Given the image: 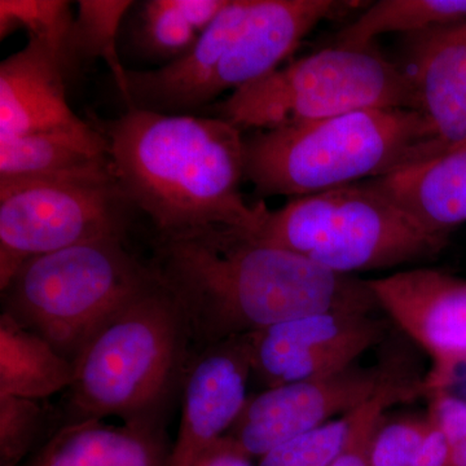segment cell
I'll list each match as a JSON object with an SVG mask.
<instances>
[{
	"label": "cell",
	"instance_id": "cell-3",
	"mask_svg": "<svg viewBox=\"0 0 466 466\" xmlns=\"http://www.w3.org/2000/svg\"><path fill=\"white\" fill-rule=\"evenodd\" d=\"M245 179L260 196L299 198L386 177L435 158L415 109H367L244 137Z\"/></svg>",
	"mask_w": 466,
	"mask_h": 466
},
{
	"label": "cell",
	"instance_id": "cell-29",
	"mask_svg": "<svg viewBox=\"0 0 466 466\" xmlns=\"http://www.w3.org/2000/svg\"><path fill=\"white\" fill-rule=\"evenodd\" d=\"M428 415L440 426L449 444L447 466H466V400L449 390H437L426 395Z\"/></svg>",
	"mask_w": 466,
	"mask_h": 466
},
{
	"label": "cell",
	"instance_id": "cell-18",
	"mask_svg": "<svg viewBox=\"0 0 466 466\" xmlns=\"http://www.w3.org/2000/svg\"><path fill=\"white\" fill-rule=\"evenodd\" d=\"M116 177L108 140L90 125L0 140V179Z\"/></svg>",
	"mask_w": 466,
	"mask_h": 466
},
{
	"label": "cell",
	"instance_id": "cell-10",
	"mask_svg": "<svg viewBox=\"0 0 466 466\" xmlns=\"http://www.w3.org/2000/svg\"><path fill=\"white\" fill-rule=\"evenodd\" d=\"M389 323L363 312H321L249 334L251 375L266 389L339 372L380 345Z\"/></svg>",
	"mask_w": 466,
	"mask_h": 466
},
{
	"label": "cell",
	"instance_id": "cell-22",
	"mask_svg": "<svg viewBox=\"0 0 466 466\" xmlns=\"http://www.w3.org/2000/svg\"><path fill=\"white\" fill-rule=\"evenodd\" d=\"M133 5L131 0H79L70 36V60L75 73L84 61L101 58L112 72L124 100L127 97V69L116 51V35Z\"/></svg>",
	"mask_w": 466,
	"mask_h": 466
},
{
	"label": "cell",
	"instance_id": "cell-25",
	"mask_svg": "<svg viewBox=\"0 0 466 466\" xmlns=\"http://www.w3.org/2000/svg\"><path fill=\"white\" fill-rule=\"evenodd\" d=\"M354 412L280 444L262 456L258 466L332 465L348 440Z\"/></svg>",
	"mask_w": 466,
	"mask_h": 466
},
{
	"label": "cell",
	"instance_id": "cell-16",
	"mask_svg": "<svg viewBox=\"0 0 466 466\" xmlns=\"http://www.w3.org/2000/svg\"><path fill=\"white\" fill-rule=\"evenodd\" d=\"M66 64L45 43L30 39L0 64V140L87 127L66 99Z\"/></svg>",
	"mask_w": 466,
	"mask_h": 466
},
{
	"label": "cell",
	"instance_id": "cell-27",
	"mask_svg": "<svg viewBox=\"0 0 466 466\" xmlns=\"http://www.w3.org/2000/svg\"><path fill=\"white\" fill-rule=\"evenodd\" d=\"M143 41L157 56L174 61L191 50L198 34L183 16L175 0H148L144 3Z\"/></svg>",
	"mask_w": 466,
	"mask_h": 466
},
{
	"label": "cell",
	"instance_id": "cell-31",
	"mask_svg": "<svg viewBox=\"0 0 466 466\" xmlns=\"http://www.w3.org/2000/svg\"><path fill=\"white\" fill-rule=\"evenodd\" d=\"M186 20L198 34L208 29L229 0H175Z\"/></svg>",
	"mask_w": 466,
	"mask_h": 466
},
{
	"label": "cell",
	"instance_id": "cell-23",
	"mask_svg": "<svg viewBox=\"0 0 466 466\" xmlns=\"http://www.w3.org/2000/svg\"><path fill=\"white\" fill-rule=\"evenodd\" d=\"M75 16L66 0H0V39L26 30L30 39L45 43L75 75L70 60V36Z\"/></svg>",
	"mask_w": 466,
	"mask_h": 466
},
{
	"label": "cell",
	"instance_id": "cell-7",
	"mask_svg": "<svg viewBox=\"0 0 466 466\" xmlns=\"http://www.w3.org/2000/svg\"><path fill=\"white\" fill-rule=\"evenodd\" d=\"M417 110L412 82L375 46L334 45L279 67L218 104L238 130L268 131L367 109Z\"/></svg>",
	"mask_w": 466,
	"mask_h": 466
},
{
	"label": "cell",
	"instance_id": "cell-17",
	"mask_svg": "<svg viewBox=\"0 0 466 466\" xmlns=\"http://www.w3.org/2000/svg\"><path fill=\"white\" fill-rule=\"evenodd\" d=\"M170 453L158 422L86 419L61 428L25 466H168Z\"/></svg>",
	"mask_w": 466,
	"mask_h": 466
},
{
	"label": "cell",
	"instance_id": "cell-13",
	"mask_svg": "<svg viewBox=\"0 0 466 466\" xmlns=\"http://www.w3.org/2000/svg\"><path fill=\"white\" fill-rule=\"evenodd\" d=\"M367 5L337 0H254L244 26L208 87V103L222 92L253 84L279 69L319 24Z\"/></svg>",
	"mask_w": 466,
	"mask_h": 466
},
{
	"label": "cell",
	"instance_id": "cell-30",
	"mask_svg": "<svg viewBox=\"0 0 466 466\" xmlns=\"http://www.w3.org/2000/svg\"><path fill=\"white\" fill-rule=\"evenodd\" d=\"M251 459L253 456L226 434L205 450L193 466H254Z\"/></svg>",
	"mask_w": 466,
	"mask_h": 466
},
{
	"label": "cell",
	"instance_id": "cell-24",
	"mask_svg": "<svg viewBox=\"0 0 466 466\" xmlns=\"http://www.w3.org/2000/svg\"><path fill=\"white\" fill-rule=\"evenodd\" d=\"M424 379L415 376L389 386L352 413L348 440L330 466H370V447L386 410L395 404L426 397Z\"/></svg>",
	"mask_w": 466,
	"mask_h": 466
},
{
	"label": "cell",
	"instance_id": "cell-5",
	"mask_svg": "<svg viewBox=\"0 0 466 466\" xmlns=\"http://www.w3.org/2000/svg\"><path fill=\"white\" fill-rule=\"evenodd\" d=\"M256 236L343 275L425 262L449 244L373 180L267 208Z\"/></svg>",
	"mask_w": 466,
	"mask_h": 466
},
{
	"label": "cell",
	"instance_id": "cell-19",
	"mask_svg": "<svg viewBox=\"0 0 466 466\" xmlns=\"http://www.w3.org/2000/svg\"><path fill=\"white\" fill-rule=\"evenodd\" d=\"M372 180L429 231L449 238L466 223V146Z\"/></svg>",
	"mask_w": 466,
	"mask_h": 466
},
{
	"label": "cell",
	"instance_id": "cell-11",
	"mask_svg": "<svg viewBox=\"0 0 466 466\" xmlns=\"http://www.w3.org/2000/svg\"><path fill=\"white\" fill-rule=\"evenodd\" d=\"M368 285L379 308L431 358L426 395L447 390L466 366V280L421 267Z\"/></svg>",
	"mask_w": 466,
	"mask_h": 466
},
{
	"label": "cell",
	"instance_id": "cell-14",
	"mask_svg": "<svg viewBox=\"0 0 466 466\" xmlns=\"http://www.w3.org/2000/svg\"><path fill=\"white\" fill-rule=\"evenodd\" d=\"M407 67L435 158L466 146V23L412 34Z\"/></svg>",
	"mask_w": 466,
	"mask_h": 466
},
{
	"label": "cell",
	"instance_id": "cell-28",
	"mask_svg": "<svg viewBox=\"0 0 466 466\" xmlns=\"http://www.w3.org/2000/svg\"><path fill=\"white\" fill-rule=\"evenodd\" d=\"M431 429L428 413L394 420L385 417L373 438L370 466H412Z\"/></svg>",
	"mask_w": 466,
	"mask_h": 466
},
{
	"label": "cell",
	"instance_id": "cell-8",
	"mask_svg": "<svg viewBox=\"0 0 466 466\" xmlns=\"http://www.w3.org/2000/svg\"><path fill=\"white\" fill-rule=\"evenodd\" d=\"M131 210L116 177L0 179V290L35 257L124 240Z\"/></svg>",
	"mask_w": 466,
	"mask_h": 466
},
{
	"label": "cell",
	"instance_id": "cell-20",
	"mask_svg": "<svg viewBox=\"0 0 466 466\" xmlns=\"http://www.w3.org/2000/svg\"><path fill=\"white\" fill-rule=\"evenodd\" d=\"M75 363L50 342L15 320L0 315V397L41 400L69 389Z\"/></svg>",
	"mask_w": 466,
	"mask_h": 466
},
{
	"label": "cell",
	"instance_id": "cell-9",
	"mask_svg": "<svg viewBox=\"0 0 466 466\" xmlns=\"http://www.w3.org/2000/svg\"><path fill=\"white\" fill-rule=\"evenodd\" d=\"M391 358L373 367L352 364L333 375L265 389L248 398L228 434L262 458L294 438L354 412L394 383L410 379Z\"/></svg>",
	"mask_w": 466,
	"mask_h": 466
},
{
	"label": "cell",
	"instance_id": "cell-15",
	"mask_svg": "<svg viewBox=\"0 0 466 466\" xmlns=\"http://www.w3.org/2000/svg\"><path fill=\"white\" fill-rule=\"evenodd\" d=\"M254 0H229L182 57L155 70H127V108L191 115L208 104L218 66L240 34Z\"/></svg>",
	"mask_w": 466,
	"mask_h": 466
},
{
	"label": "cell",
	"instance_id": "cell-26",
	"mask_svg": "<svg viewBox=\"0 0 466 466\" xmlns=\"http://www.w3.org/2000/svg\"><path fill=\"white\" fill-rule=\"evenodd\" d=\"M43 425L38 400L0 397V466H18L35 447Z\"/></svg>",
	"mask_w": 466,
	"mask_h": 466
},
{
	"label": "cell",
	"instance_id": "cell-6",
	"mask_svg": "<svg viewBox=\"0 0 466 466\" xmlns=\"http://www.w3.org/2000/svg\"><path fill=\"white\" fill-rule=\"evenodd\" d=\"M155 283L124 240L82 242L24 263L2 290L3 312L75 363L88 339Z\"/></svg>",
	"mask_w": 466,
	"mask_h": 466
},
{
	"label": "cell",
	"instance_id": "cell-2",
	"mask_svg": "<svg viewBox=\"0 0 466 466\" xmlns=\"http://www.w3.org/2000/svg\"><path fill=\"white\" fill-rule=\"evenodd\" d=\"M100 131L116 182L158 236L210 227L259 232L268 208L242 196L244 137L226 119L127 108Z\"/></svg>",
	"mask_w": 466,
	"mask_h": 466
},
{
	"label": "cell",
	"instance_id": "cell-12",
	"mask_svg": "<svg viewBox=\"0 0 466 466\" xmlns=\"http://www.w3.org/2000/svg\"><path fill=\"white\" fill-rule=\"evenodd\" d=\"M250 376L248 336L202 350L184 375L182 420L168 466H193L228 434L247 403Z\"/></svg>",
	"mask_w": 466,
	"mask_h": 466
},
{
	"label": "cell",
	"instance_id": "cell-1",
	"mask_svg": "<svg viewBox=\"0 0 466 466\" xmlns=\"http://www.w3.org/2000/svg\"><path fill=\"white\" fill-rule=\"evenodd\" d=\"M150 268L201 349L309 315L379 308L368 280L231 227L158 236Z\"/></svg>",
	"mask_w": 466,
	"mask_h": 466
},
{
	"label": "cell",
	"instance_id": "cell-21",
	"mask_svg": "<svg viewBox=\"0 0 466 466\" xmlns=\"http://www.w3.org/2000/svg\"><path fill=\"white\" fill-rule=\"evenodd\" d=\"M462 23H466V0H380L343 27L336 45L368 46L382 34L412 35Z\"/></svg>",
	"mask_w": 466,
	"mask_h": 466
},
{
	"label": "cell",
	"instance_id": "cell-4",
	"mask_svg": "<svg viewBox=\"0 0 466 466\" xmlns=\"http://www.w3.org/2000/svg\"><path fill=\"white\" fill-rule=\"evenodd\" d=\"M191 348L179 306L156 279L76 358L69 388L73 421L119 417L124 422H158Z\"/></svg>",
	"mask_w": 466,
	"mask_h": 466
}]
</instances>
